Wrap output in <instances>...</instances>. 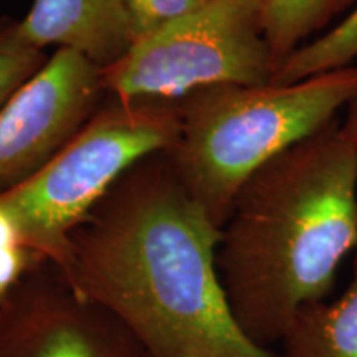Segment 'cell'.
I'll use <instances>...</instances> for the list:
<instances>
[{"mask_svg": "<svg viewBox=\"0 0 357 357\" xmlns=\"http://www.w3.org/2000/svg\"><path fill=\"white\" fill-rule=\"evenodd\" d=\"M181 132L178 100L106 95L91 118L32 177L0 194L20 242L63 271L71 234L128 169L166 153Z\"/></svg>", "mask_w": 357, "mask_h": 357, "instance_id": "277c9868", "label": "cell"}, {"mask_svg": "<svg viewBox=\"0 0 357 357\" xmlns=\"http://www.w3.org/2000/svg\"><path fill=\"white\" fill-rule=\"evenodd\" d=\"M357 60V7L334 25L298 48L275 70L271 83L287 84L312 75L344 68Z\"/></svg>", "mask_w": 357, "mask_h": 357, "instance_id": "8fae6325", "label": "cell"}, {"mask_svg": "<svg viewBox=\"0 0 357 357\" xmlns=\"http://www.w3.org/2000/svg\"><path fill=\"white\" fill-rule=\"evenodd\" d=\"M48 61L20 30V20L0 19V113Z\"/></svg>", "mask_w": 357, "mask_h": 357, "instance_id": "7c38bea8", "label": "cell"}, {"mask_svg": "<svg viewBox=\"0 0 357 357\" xmlns=\"http://www.w3.org/2000/svg\"><path fill=\"white\" fill-rule=\"evenodd\" d=\"M106 98L101 68L58 48L0 113V194L32 177Z\"/></svg>", "mask_w": 357, "mask_h": 357, "instance_id": "8992f818", "label": "cell"}, {"mask_svg": "<svg viewBox=\"0 0 357 357\" xmlns=\"http://www.w3.org/2000/svg\"><path fill=\"white\" fill-rule=\"evenodd\" d=\"M356 250L357 158L334 119L258 169L220 229L218 276L245 336L278 344Z\"/></svg>", "mask_w": 357, "mask_h": 357, "instance_id": "7a4b0ae2", "label": "cell"}, {"mask_svg": "<svg viewBox=\"0 0 357 357\" xmlns=\"http://www.w3.org/2000/svg\"><path fill=\"white\" fill-rule=\"evenodd\" d=\"M344 109L346 114L341 123V129L344 132L346 139L349 141L352 151H354L357 158V93L351 98Z\"/></svg>", "mask_w": 357, "mask_h": 357, "instance_id": "9a60e30c", "label": "cell"}, {"mask_svg": "<svg viewBox=\"0 0 357 357\" xmlns=\"http://www.w3.org/2000/svg\"><path fill=\"white\" fill-rule=\"evenodd\" d=\"M20 30L40 50H73L100 68L132 47L124 0H33Z\"/></svg>", "mask_w": 357, "mask_h": 357, "instance_id": "ba28073f", "label": "cell"}, {"mask_svg": "<svg viewBox=\"0 0 357 357\" xmlns=\"http://www.w3.org/2000/svg\"><path fill=\"white\" fill-rule=\"evenodd\" d=\"M43 263L22 245L12 222L0 211V310L20 281Z\"/></svg>", "mask_w": 357, "mask_h": 357, "instance_id": "5bb4252c", "label": "cell"}, {"mask_svg": "<svg viewBox=\"0 0 357 357\" xmlns=\"http://www.w3.org/2000/svg\"><path fill=\"white\" fill-rule=\"evenodd\" d=\"M0 357H146L109 312L43 263L0 310Z\"/></svg>", "mask_w": 357, "mask_h": 357, "instance_id": "52a82bcc", "label": "cell"}, {"mask_svg": "<svg viewBox=\"0 0 357 357\" xmlns=\"http://www.w3.org/2000/svg\"><path fill=\"white\" fill-rule=\"evenodd\" d=\"M207 0H124L132 45L204 6Z\"/></svg>", "mask_w": 357, "mask_h": 357, "instance_id": "4fadbf2b", "label": "cell"}, {"mask_svg": "<svg viewBox=\"0 0 357 357\" xmlns=\"http://www.w3.org/2000/svg\"><path fill=\"white\" fill-rule=\"evenodd\" d=\"M278 344L275 357H357V250L346 291L305 307Z\"/></svg>", "mask_w": 357, "mask_h": 357, "instance_id": "9c48e42d", "label": "cell"}, {"mask_svg": "<svg viewBox=\"0 0 357 357\" xmlns=\"http://www.w3.org/2000/svg\"><path fill=\"white\" fill-rule=\"evenodd\" d=\"M218 242L220 227L158 153L128 169L71 234L60 275L146 357H275L236 323Z\"/></svg>", "mask_w": 357, "mask_h": 357, "instance_id": "6da1fadb", "label": "cell"}, {"mask_svg": "<svg viewBox=\"0 0 357 357\" xmlns=\"http://www.w3.org/2000/svg\"><path fill=\"white\" fill-rule=\"evenodd\" d=\"M352 3L354 0H261L263 37L275 70Z\"/></svg>", "mask_w": 357, "mask_h": 357, "instance_id": "30bf717a", "label": "cell"}, {"mask_svg": "<svg viewBox=\"0 0 357 357\" xmlns=\"http://www.w3.org/2000/svg\"><path fill=\"white\" fill-rule=\"evenodd\" d=\"M261 0H207L101 68L106 95L181 100L213 84L270 83Z\"/></svg>", "mask_w": 357, "mask_h": 357, "instance_id": "5b68a950", "label": "cell"}, {"mask_svg": "<svg viewBox=\"0 0 357 357\" xmlns=\"http://www.w3.org/2000/svg\"><path fill=\"white\" fill-rule=\"evenodd\" d=\"M357 93V65L294 83L213 84L178 100L181 132L166 158L217 227L258 169L331 124Z\"/></svg>", "mask_w": 357, "mask_h": 357, "instance_id": "3957f363", "label": "cell"}]
</instances>
